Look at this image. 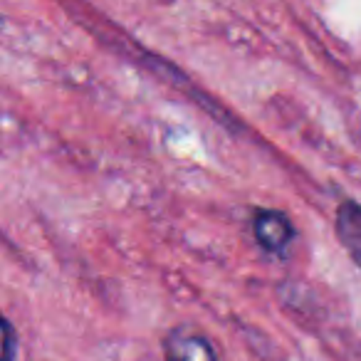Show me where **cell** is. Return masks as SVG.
I'll return each instance as SVG.
<instances>
[{"label": "cell", "instance_id": "6da1fadb", "mask_svg": "<svg viewBox=\"0 0 361 361\" xmlns=\"http://www.w3.org/2000/svg\"><path fill=\"white\" fill-rule=\"evenodd\" d=\"M166 361H221L206 331L193 324H178L164 336Z\"/></svg>", "mask_w": 361, "mask_h": 361}, {"label": "cell", "instance_id": "7a4b0ae2", "mask_svg": "<svg viewBox=\"0 0 361 361\" xmlns=\"http://www.w3.org/2000/svg\"><path fill=\"white\" fill-rule=\"evenodd\" d=\"M252 233L255 240L262 250L267 252H282L290 247V243L295 240V226L282 211H270V208H260L252 216Z\"/></svg>", "mask_w": 361, "mask_h": 361}, {"label": "cell", "instance_id": "3957f363", "mask_svg": "<svg viewBox=\"0 0 361 361\" xmlns=\"http://www.w3.org/2000/svg\"><path fill=\"white\" fill-rule=\"evenodd\" d=\"M336 235L341 245L351 255V260L361 267V206L354 201H344L336 211Z\"/></svg>", "mask_w": 361, "mask_h": 361}, {"label": "cell", "instance_id": "277c9868", "mask_svg": "<svg viewBox=\"0 0 361 361\" xmlns=\"http://www.w3.org/2000/svg\"><path fill=\"white\" fill-rule=\"evenodd\" d=\"M0 361H18V334L3 314H0Z\"/></svg>", "mask_w": 361, "mask_h": 361}]
</instances>
